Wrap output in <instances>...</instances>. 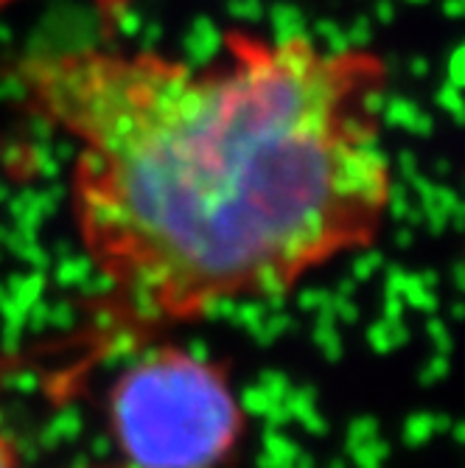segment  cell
I'll list each match as a JSON object with an SVG mask.
<instances>
[{"instance_id":"obj_3","label":"cell","mask_w":465,"mask_h":468,"mask_svg":"<svg viewBox=\"0 0 465 468\" xmlns=\"http://www.w3.org/2000/svg\"><path fill=\"white\" fill-rule=\"evenodd\" d=\"M17 4H23V0H0V15L9 12V9L17 6ZM90 4L96 6V12H99L101 17L112 20V17H118L126 6H130L132 0H90Z\"/></svg>"},{"instance_id":"obj_4","label":"cell","mask_w":465,"mask_h":468,"mask_svg":"<svg viewBox=\"0 0 465 468\" xmlns=\"http://www.w3.org/2000/svg\"><path fill=\"white\" fill-rule=\"evenodd\" d=\"M0 468H23L20 452L15 446V438L6 430L4 415H0Z\"/></svg>"},{"instance_id":"obj_2","label":"cell","mask_w":465,"mask_h":468,"mask_svg":"<svg viewBox=\"0 0 465 468\" xmlns=\"http://www.w3.org/2000/svg\"><path fill=\"white\" fill-rule=\"evenodd\" d=\"M107 404L130 468H219L244 435L227 370L177 346L149 348L126 365Z\"/></svg>"},{"instance_id":"obj_1","label":"cell","mask_w":465,"mask_h":468,"mask_svg":"<svg viewBox=\"0 0 465 468\" xmlns=\"http://www.w3.org/2000/svg\"><path fill=\"white\" fill-rule=\"evenodd\" d=\"M17 84L73 146L70 214L107 339L283 294L387 222L390 68L375 51L233 28L205 62L39 51Z\"/></svg>"}]
</instances>
